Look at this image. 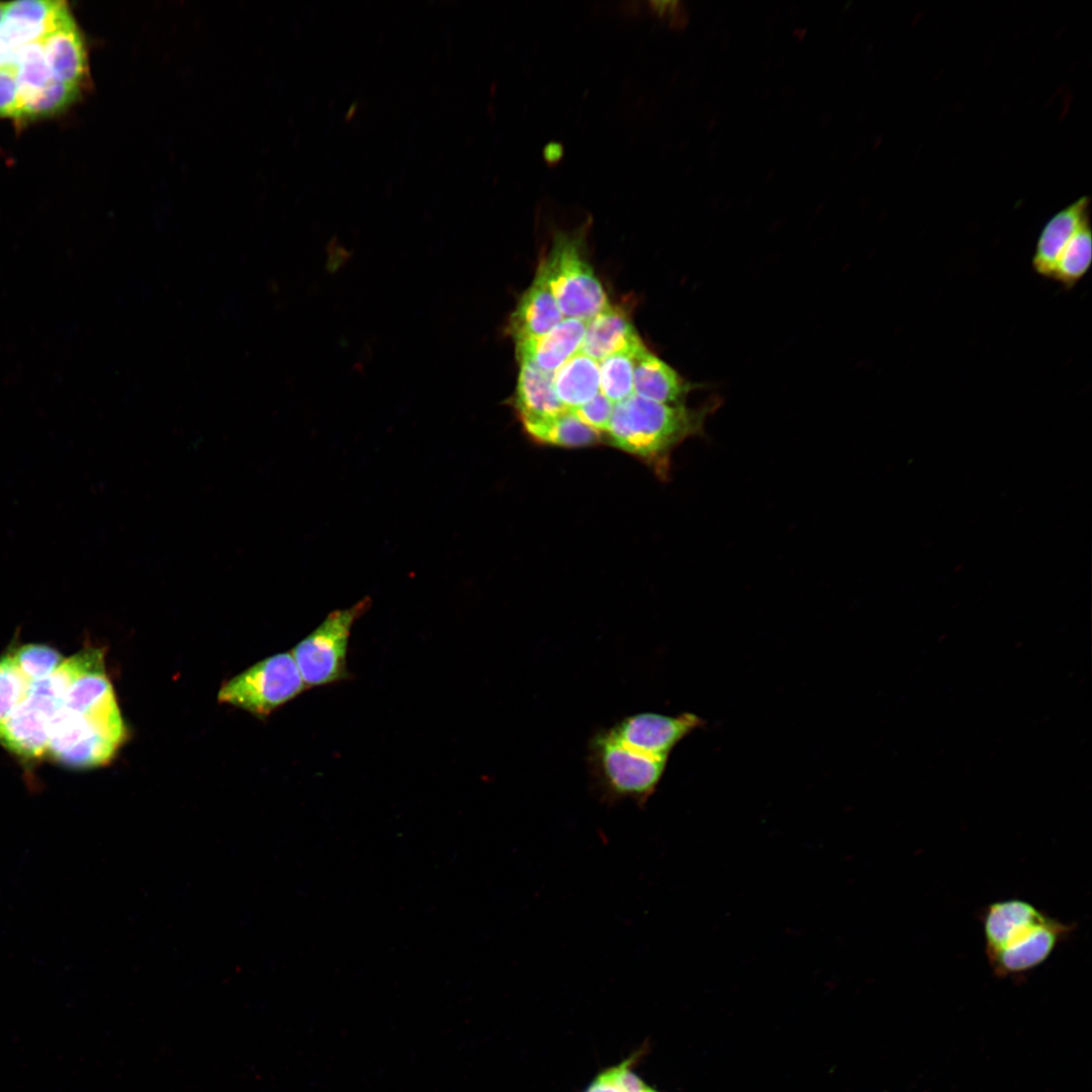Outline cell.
<instances>
[{
  "mask_svg": "<svg viewBox=\"0 0 1092 1092\" xmlns=\"http://www.w3.org/2000/svg\"><path fill=\"white\" fill-rule=\"evenodd\" d=\"M124 737L103 649L85 648L39 676L10 651L0 657V744L11 753L88 769L109 762Z\"/></svg>",
  "mask_w": 1092,
  "mask_h": 1092,
  "instance_id": "1",
  "label": "cell"
},
{
  "mask_svg": "<svg viewBox=\"0 0 1092 1092\" xmlns=\"http://www.w3.org/2000/svg\"><path fill=\"white\" fill-rule=\"evenodd\" d=\"M985 953L995 977L1020 979L1045 963L1076 929L1028 901L1011 898L981 912Z\"/></svg>",
  "mask_w": 1092,
  "mask_h": 1092,
  "instance_id": "2",
  "label": "cell"
},
{
  "mask_svg": "<svg viewBox=\"0 0 1092 1092\" xmlns=\"http://www.w3.org/2000/svg\"><path fill=\"white\" fill-rule=\"evenodd\" d=\"M720 406L717 396L689 407L633 393L615 403L606 435L612 445L647 461L660 476L667 477L673 449L689 438L703 436L707 419Z\"/></svg>",
  "mask_w": 1092,
  "mask_h": 1092,
  "instance_id": "3",
  "label": "cell"
},
{
  "mask_svg": "<svg viewBox=\"0 0 1092 1092\" xmlns=\"http://www.w3.org/2000/svg\"><path fill=\"white\" fill-rule=\"evenodd\" d=\"M586 224L554 234L550 252L541 264L564 318L589 321L610 304L600 280L584 257Z\"/></svg>",
  "mask_w": 1092,
  "mask_h": 1092,
  "instance_id": "4",
  "label": "cell"
},
{
  "mask_svg": "<svg viewBox=\"0 0 1092 1092\" xmlns=\"http://www.w3.org/2000/svg\"><path fill=\"white\" fill-rule=\"evenodd\" d=\"M666 761L625 746L608 730L595 735L589 745L594 785L606 804L631 800L644 807L662 778Z\"/></svg>",
  "mask_w": 1092,
  "mask_h": 1092,
  "instance_id": "5",
  "label": "cell"
},
{
  "mask_svg": "<svg viewBox=\"0 0 1092 1092\" xmlns=\"http://www.w3.org/2000/svg\"><path fill=\"white\" fill-rule=\"evenodd\" d=\"M366 597L350 608L331 612L291 650L306 688L327 686L349 678L347 655L354 623L371 607Z\"/></svg>",
  "mask_w": 1092,
  "mask_h": 1092,
  "instance_id": "6",
  "label": "cell"
},
{
  "mask_svg": "<svg viewBox=\"0 0 1092 1092\" xmlns=\"http://www.w3.org/2000/svg\"><path fill=\"white\" fill-rule=\"evenodd\" d=\"M306 689L289 651L265 658L226 681L218 701L267 716Z\"/></svg>",
  "mask_w": 1092,
  "mask_h": 1092,
  "instance_id": "7",
  "label": "cell"
},
{
  "mask_svg": "<svg viewBox=\"0 0 1092 1092\" xmlns=\"http://www.w3.org/2000/svg\"><path fill=\"white\" fill-rule=\"evenodd\" d=\"M15 77L20 118L48 116L70 105L80 87L59 80L47 60L42 37L17 50L7 65Z\"/></svg>",
  "mask_w": 1092,
  "mask_h": 1092,
  "instance_id": "8",
  "label": "cell"
},
{
  "mask_svg": "<svg viewBox=\"0 0 1092 1092\" xmlns=\"http://www.w3.org/2000/svg\"><path fill=\"white\" fill-rule=\"evenodd\" d=\"M702 725V719L692 713L668 716L644 712L622 719L608 731L633 750L667 758L671 749L685 736Z\"/></svg>",
  "mask_w": 1092,
  "mask_h": 1092,
  "instance_id": "9",
  "label": "cell"
},
{
  "mask_svg": "<svg viewBox=\"0 0 1092 1092\" xmlns=\"http://www.w3.org/2000/svg\"><path fill=\"white\" fill-rule=\"evenodd\" d=\"M586 321L564 318L548 333L516 341L518 361H528L543 371L554 373L569 358L579 352Z\"/></svg>",
  "mask_w": 1092,
  "mask_h": 1092,
  "instance_id": "10",
  "label": "cell"
},
{
  "mask_svg": "<svg viewBox=\"0 0 1092 1092\" xmlns=\"http://www.w3.org/2000/svg\"><path fill=\"white\" fill-rule=\"evenodd\" d=\"M564 320L551 292L542 268L521 296L509 321V333L515 342L544 335Z\"/></svg>",
  "mask_w": 1092,
  "mask_h": 1092,
  "instance_id": "11",
  "label": "cell"
},
{
  "mask_svg": "<svg viewBox=\"0 0 1092 1092\" xmlns=\"http://www.w3.org/2000/svg\"><path fill=\"white\" fill-rule=\"evenodd\" d=\"M645 345L622 308L609 305L586 322L579 352L597 360L616 353H636Z\"/></svg>",
  "mask_w": 1092,
  "mask_h": 1092,
  "instance_id": "12",
  "label": "cell"
},
{
  "mask_svg": "<svg viewBox=\"0 0 1092 1092\" xmlns=\"http://www.w3.org/2000/svg\"><path fill=\"white\" fill-rule=\"evenodd\" d=\"M1090 200L1082 196L1055 213L1042 226L1031 258L1032 270L1051 279L1056 263L1076 231L1089 219Z\"/></svg>",
  "mask_w": 1092,
  "mask_h": 1092,
  "instance_id": "13",
  "label": "cell"
},
{
  "mask_svg": "<svg viewBox=\"0 0 1092 1092\" xmlns=\"http://www.w3.org/2000/svg\"><path fill=\"white\" fill-rule=\"evenodd\" d=\"M697 384L682 378L660 358L642 348L634 355V393L660 403L684 404Z\"/></svg>",
  "mask_w": 1092,
  "mask_h": 1092,
  "instance_id": "14",
  "label": "cell"
},
{
  "mask_svg": "<svg viewBox=\"0 0 1092 1092\" xmlns=\"http://www.w3.org/2000/svg\"><path fill=\"white\" fill-rule=\"evenodd\" d=\"M519 363L513 405L522 422L550 418L568 411L555 393L553 373L543 371L528 361Z\"/></svg>",
  "mask_w": 1092,
  "mask_h": 1092,
  "instance_id": "15",
  "label": "cell"
},
{
  "mask_svg": "<svg viewBox=\"0 0 1092 1092\" xmlns=\"http://www.w3.org/2000/svg\"><path fill=\"white\" fill-rule=\"evenodd\" d=\"M44 54L55 76L80 87L86 74L87 58L82 35L70 15L42 37Z\"/></svg>",
  "mask_w": 1092,
  "mask_h": 1092,
  "instance_id": "16",
  "label": "cell"
},
{
  "mask_svg": "<svg viewBox=\"0 0 1092 1092\" xmlns=\"http://www.w3.org/2000/svg\"><path fill=\"white\" fill-rule=\"evenodd\" d=\"M553 386L566 408L584 404L600 392L599 362L577 352L553 373Z\"/></svg>",
  "mask_w": 1092,
  "mask_h": 1092,
  "instance_id": "17",
  "label": "cell"
},
{
  "mask_svg": "<svg viewBox=\"0 0 1092 1092\" xmlns=\"http://www.w3.org/2000/svg\"><path fill=\"white\" fill-rule=\"evenodd\" d=\"M522 423L528 436L545 445L583 447L600 443L605 436L580 422L569 410L554 417Z\"/></svg>",
  "mask_w": 1092,
  "mask_h": 1092,
  "instance_id": "18",
  "label": "cell"
},
{
  "mask_svg": "<svg viewBox=\"0 0 1092 1092\" xmlns=\"http://www.w3.org/2000/svg\"><path fill=\"white\" fill-rule=\"evenodd\" d=\"M1091 264L1092 231L1088 219L1076 231L1062 251L1051 279L1064 289L1071 290L1088 273Z\"/></svg>",
  "mask_w": 1092,
  "mask_h": 1092,
  "instance_id": "19",
  "label": "cell"
},
{
  "mask_svg": "<svg viewBox=\"0 0 1092 1092\" xmlns=\"http://www.w3.org/2000/svg\"><path fill=\"white\" fill-rule=\"evenodd\" d=\"M636 353H616L599 361L600 391L614 403L634 393V355Z\"/></svg>",
  "mask_w": 1092,
  "mask_h": 1092,
  "instance_id": "20",
  "label": "cell"
},
{
  "mask_svg": "<svg viewBox=\"0 0 1092 1092\" xmlns=\"http://www.w3.org/2000/svg\"><path fill=\"white\" fill-rule=\"evenodd\" d=\"M614 405L615 403L600 391L584 404L569 411L580 422L606 435Z\"/></svg>",
  "mask_w": 1092,
  "mask_h": 1092,
  "instance_id": "21",
  "label": "cell"
},
{
  "mask_svg": "<svg viewBox=\"0 0 1092 1092\" xmlns=\"http://www.w3.org/2000/svg\"><path fill=\"white\" fill-rule=\"evenodd\" d=\"M646 5L649 13L669 28L682 29L688 24V10L680 0H651Z\"/></svg>",
  "mask_w": 1092,
  "mask_h": 1092,
  "instance_id": "22",
  "label": "cell"
},
{
  "mask_svg": "<svg viewBox=\"0 0 1092 1092\" xmlns=\"http://www.w3.org/2000/svg\"><path fill=\"white\" fill-rule=\"evenodd\" d=\"M0 116L20 118L17 85L9 66L0 67Z\"/></svg>",
  "mask_w": 1092,
  "mask_h": 1092,
  "instance_id": "23",
  "label": "cell"
},
{
  "mask_svg": "<svg viewBox=\"0 0 1092 1092\" xmlns=\"http://www.w3.org/2000/svg\"><path fill=\"white\" fill-rule=\"evenodd\" d=\"M630 1060L609 1069L603 1075L622 1092H644L647 1086L629 1067Z\"/></svg>",
  "mask_w": 1092,
  "mask_h": 1092,
  "instance_id": "24",
  "label": "cell"
},
{
  "mask_svg": "<svg viewBox=\"0 0 1092 1092\" xmlns=\"http://www.w3.org/2000/svg\"><path fill=\"white\" fill-rule=\"evenodd\" d=\"M563 156L564 146L560 142L551 141L543 147L542 157L549 167L556 166L562 160Z\"/></svg>",
  "mask_w": 1092,
  "mask_h": 1092,
  "instance_id": "25",
  "label": "cell"
},
{
  "mask_svg": "<svg viewBox=\"0 0 1092 1092\" xmlns=\"http://www.w3.org/2000/svg\"><path fill=\"white\" fill-rule=\"evenodd\" d=\"M585 1092H622L616 1085L608 1080L603 1074L599 1075L587 1087Z\"/></svg>",
  "mask_w": 1092,
  "mask_h": 1092,
  "instance_id": "26",
  "label": "cell"
},
{
  "mask_svg": "<svg viewBox=\"0 0 1092 1092\" xmlns=\"http://www.w3.org/2000/svg\"><path fill=\"white\" fill-rule=\"evenodd\" d=\"M331 247L332 249L330 252L332 253V255L330 256L328 262V268L331 271H335L340 265L344 263V261L347 260L348 252L342 246H339L335 243H332Z\"/></svg>",
  "mask_w": 1092,
  "mask_h": 1092,
  "instance_id": "27",
  "label": "cell"
},
{
  "mask_svg": "<svg viewBox=\"0 0 1092 1092\" xmlns=\"http://www.w3.org/2000/svg\"><path fill=\"white\" fill-rule=\"evenodd\" d=\"M4 3L5 2H0V22L2 20L3 13H4ZM4 63H5L4 55H3V53H2V51L0 49V67L4 66Z\"/></svg>",
  "mask_w": 1092,
  "mask_h": 1092,
  "instance_id": "28",
  "label": "cell"
},
{
  "mask_svg": "<svg viewBox=\"0 0 1092 1092\" xmlns=\"http://www.w3.org/2000/svg\"><path fill=\"white\" fill-rule=\"evenodd\" d=\"M644 1092H657V1091H655V1090H653V1089H651V1088H649V1087L647 1086V1088L645 1089V1091H644Z\"/></svg>",
  "mask_w": 1092,
  "mask_h": 1092,
  "instance_id": "29",
  "label": "cell"
}]
</instances>
